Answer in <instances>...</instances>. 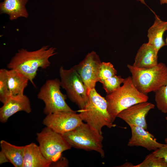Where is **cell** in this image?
I'll return each instance as SVG.
<instances>
[{
	"label": "cell",
	"mask_w": 167,
	"mask_h": 167,
	"mask_svg": "<svg viewBox=\"0 0 167 167\" xmlns=\"http://www.w3.org/2000/svg\"><path fill=\"white\" fill-rule=\"evenodd\" d=\"M56 49L55 48L48 45L43 46L33 51L21 49L12 58L7 67L24 75L36 88L33 80L39 68L46 69L49 66V59L56 54Z\"/></svg>",
	"instance_id": "1"
},
{
	"label": "cell",
	"mask_w": 167,
	"mask_h": 167,
	"mask_svg": "<svg viewBox=\"0 0 167 167\" xmlns=\"http://www.w3.org/2000/svg\"><path fill=\"white\" fill-rule=\"evenodd\" d=\"M78 112L83 121L100 134H102L101 130L104 126L111 128L116 126L108 111L105 98L98 93L95 88L89 91L87 103Z\"/></svg>",
	"instance_id": "2"
},
{
	"label": "cell",
	"mask_w": 167,
	"mask_h": 167,
	"mask_svg": "<svg viewBox=\"0 0 167 167\" xmlns=\"http://www.w3.org/2000/svg\"><path fill=\"white\" fill-rule=\"evenodd\" d=\"M131 74L133 84L140 92L146 95L154 92L167 84V66L158 63L150 68H139L133 65L127 66Z\"/></svg>",
	"instance_id": "3"
},
{
	"label": "cell",
	"mask_w": 167,
	"mask_h": 167,
	"mask_svg": "<svg viewBox=\"0 0 167 167\" xmlns=\"http://www.w3.org/2000/svg\"><path fill=\"white\" fill-rule=\"evenodd\" d=\"M123 85L113 92L107 94L106 100L108 111L115 120L122 111L135 104L147 102V95L139 92L132 82L131 76L125 79Z\"/></svg>",
	"instance_id": "4"
},
{
	"label": "cell",
	"mask_w": 167,
	"mask_h": 167,
	"mask_svg": "<svg viewBox=\"0 0 167 167\" xmlns=\"http://www.w3.org/2000/svg\"><path fill=\"white\" fill-rule=\"evenodd\" d=\"M71 147L86 151H94L105 156L103 137L87 123L83 122L74 130L62 135Z\"/></svg>",
	"instance_id": "5"
},
{
	"label": "cell",
	"mask_w": 167,
	"mask_h": 167,
	"mask_svg": "<svg viewBox=\"0 0 167 167\" xmlns=\"http://www.w3.org/2000/svg\"><path fill=\"white\" fill-rule=\"evenodd\" d=\"M59 72L61 87L66 90L70 100L82 109L88 100V93L75 66L68 70L61 66Z\"/></svg>",
	"instance_id": "6"
},
{
	"label": "cell",
	"mask_w": 167,
	"mask_h": 167,
	"mask_svg": "<svg viewBox=\"0 0 167 167\" xmlns=\"http://www.w3.org/2000/svg\"><path fill=\"white\" fill-rule=\"evenodd\" d=\"M60 87V80L55 78L47 80L40 88L37 98L44 102L43 112L46 115L59 111H74L66 103V95L61 92Z\"/></svg>",
	"instance_id": "7"
},
{
	"label": "cell",
	"mask_w": 167,
	"mask_h": 167,
	"mask_svg": "<svg viewBox=\"0 0 167 167\" xmlns=\"http://www.w3.org/2000/svg\"><path fill=\"white\" fill-rule=\"evenodd\" d=\"M36 135L41 152L52 163L58 160L63 152L71 148L62 135L46 126Z\"/></svg>",
	"instance_id": "8"
},
{
	"label": "cell",
	"mask_w": 167,
	"mask_h": 167,
	"mask_svg": "<svg viewBox=\"0 0 167 167\" xmlns=\"http://www.w3.org/2000/svg\"><path fill=\"white\" fill-rule=\"evenodd\" d=\"M83 121L79 114L75 111H59L46 115L43 124L62 135L74 130Z\"/></svg>",
	"instance_id": "9"
},
{
	"label": "cell",
	"mask_w": 167,
	"mask_h": 167,
	"mask_svg": "<svg viewBox=\"0 0 167 167\" xmlns=\"http://www.w3.org/2000/svg\"><path fill=\"white\" fill-rule=\"evenodd\" d=\"M101 62L98 55L94 51H92L88 53L78 64L74 66L88 93L95 88L96 82L99 81V70Z\"/></svg>",
	"instance_id": "10"
},
{
	"label": "cell",
	"mask_w": 167,
	"mask_h": 167,
	"mask_svg": "<svg viewBox=\"0 0 167 167\" xmlns=\"http://www.w3.org/2000/svg\"><path fill=\"white\" fill-rule=\"evenodd\" d=\"M154 107L153 104L147 101L139 103L122 111L117 117L124 120L129 126H139L147 130L146 117L149 111Z\"/></svg>",
	"instance_id": "11"
},
{
	"label": "cell",
	"mask_w": 167,
	"mask_h": 167,
	"mask_svg": "<svg viewBox=\"0 0 167 167\" xmlns=\"http://www.w3.org/2000/svg\"><path fill=\"white\" fill-rule=\"evenodd\" d=\"M131 136L129 139L128 146H140L150 151L156 150L164 144L157 142L154 136L144 128L135 125L130 126Z\"/></svg>",
	"instance_id": "12"
},
{
	"label": "cell",
	"mask_w": 167,
	"mask_h": 167,
	"mask_svg": "<svg viewBox=\"0 0 167 167\" xmlns=\"http://www.w3.org/2000/svg\"><path fill=\"white\" fill-rule=\"evenodd\" d=\"M20 111L27 113L32 111L29 98L24 95L18 96H10L0 108V122H6L10 117Z\"/></svg>",
	"instance_id": "13"
},
{
	"label": "cell",
	"mask_w": 167,
	"mask_h": 167,
	"mask_svg": "<svg viewBox=\"0 0 167 167\" xmlns=\"http://www.w3.org/2000/svg\"><path fill=\"white\" fill-rule=\"evenodd\" d=\"M52 163L44 156L39 146L35 143L24 146L23 167H49Z\"/></svg>",
	"instance_id": "14"
},
{
	"label": "cell",
	"mask_w": 167,
	"mask_h": 167,
	"mask_svg": "<svg viewBox=\"0 0 167 167\" xmlns=\"http://www.w3.org/2000/svg\"><path fill=\"white\" fill-rule=\"evenodd\" d=\"M158 52L148 43L143 44L138 49L133 65L139 68L153 67L158 63Z\"/></svg>",
	"instance_id": "15"
},
{
	"label": "cell",
	"mask_w": 167,
	"mask_h": 167,
	"mask_svg": "<svg viewBox=\"0 0 167 167\" xmlns=\"http://www.w3.org/2000/svg\"><path fill=\"white\" fill-rule=\"evenodd\" d=\"M167 30V21L162 20L156 15L152 25L148 30V43L153 46L158 52L163 47L166 45L163 39V35Z\"/></svg>",
	"instance_id": "16"
},
{
	"label": "cell",
	"mask_w": 167,
	"mask_h": 167,
	"mask_svg": "<svg viewBox=\"0 0 167 167\" xmlns=\"http://www.w3.org/2000/svg\"><path fill=\"white\" fill-rule=\"evenodd\" d=\"M28 0H3L0 3L1 14L9 16L11 20L20 17L27 18L28 13L26 7Z\"/></svg>",
	"instance_id": "17"
},
{
	"label": "cell",
	"mask_w": 167,
	"mask_h": 167,
	"mask_svg": "<svg viewBox=\"0 0 167 167\" xmlns=\"http://www.w3.org/2000/svg\"><path fill=\"white\" fill-rule=\"evenodd\" d=\"M7 75L11 96L24 95V91L29 81L24 75L14 69L7 71Z\"/></svg>",
	"instance_id": "18"
},
{
	"label": "cell",
	"mask_w": 167,
	"mask_h": 167,
	"mask_svg": "<svg viewBox=\"0 0 167 167\" xmlns=\"http://www.w3.org/2000/svg\"><path fill=\"white\" fill-rule=\"evenodd\" d=\"M1 150L15 167H23L24 146H17L4 140L0 142Z\"/></svg>",
	"instance_id": "19"
},
{
	"label": "cell",
	"mask_w": 167,
	"mask_h": 167,
	"mask_svg": "<svg viewBox=\"0 0 167 167\" xmlns=\"http://www.w3.org/2000/svg\"><path fill=\"white\" fill-rule=\"evenodd\" d=\"M125 79L121 76L114 75L105 79L100 81L102 84L103 88L107 94L111 93L114 92L123 84Z\"/></svg>",
	"instance_id": "20"
},
{
	"label": "cell",
	"mask_w": 167,
	"mask_h": 167,
	"mask_svg": "<svg viewBox=\"0 0 167 167\" xmlns=\"http://www.w3.org/2000/svg\"><path fill=\"white\" fill-rule=\"evenodd\" d=\"M134 167H167V163L164 159L152 152L147 155L141 163Z\"/></svg>",
	"instance_id": "21"
},
{
	"label": "cell",
	"mask_w": 167,
	"mask_h": 167,
	"mask_svg": "<svg viewBox=\"0 0 167 167\" xmlns=\"http://www.w3.org/2000/svg\"><path fill=\"white\" fill-rule=\"evenodd\" d=\"M155 93V101L157 109L162 113H167V84Z\"/></svg>",
	"instance_id": "22"
},
{
	"label": "cell",
	"mask_w": 167,
	"mask_h": 167,
	"mask_svg": "<svg viewBox=\"0 0 167 167\" xmlns=\"http://www.w3.org/2000/svg\"><path fill=\"white\" fill-rule=\"evenodd\" d=\"M7 71L5 69L0 70V101L4 104L11 96L9 89Z\"/></svg>",
	"instance_id": "23"
},
{
	"label": "cell",
	"mask_w": 167,
	"mask_h": 167,
	"mask_svg": "<svg viewBox=\"0 0 167 167\" xmlns=\"http://www.w3.org/2000/svg\"><path fill=\"white\" fill-rule=\"evenodd\" d=\"M117 73V71L111 63L101 62L99 70V82L116 75Z\"/></svg>",
	"instance_id": "24"
},
{
	"label": "cell",
	"mask_w": 167,
	"mask_h": 167,
	"mask_svg": "<svg viewBox=\"0 0 167 167\" xmlns=\"http://www.w3.org/2000/svg\"><path fill=\"white\" fill-rule=\"evenodd\" d=\"M164 145L152 152L156 156L164 159L167 163V137L165 139Z\"/></svg>",
	"instance_id": "25"
},
{
	"label": "cell",
	"mask_w": 167,
	"mask_h": 167,
	"mask_svg": "<svg viewBox=\"0 0 167 167\" xmlns=\"http://www.w3.org/2000/svg\"><path fill=\"white\" fill-rule=\"evenodd\" d=\"M54 167H67L68 166V161L64 157H61L56 161L53 162L50 166Z\"/></svg>",
	"instance_id": "26"
},
{
	"label": "cell",
	"mask_w": 167,
	"mask_h": 167,
	"mask_svg": "<svg viewBox=\"0 0 167 167\" xmlns=\"http://www.w3.org/2000/svg\"><path fill=\"white\" fill-rule=\"evenodd\" d=\"M9 161L5 154L1 150L0 152V164H1Z\"/></svg>",
	"instance_id": "27"
},
{
	"label": "cell",
	"mask_w": 167,
	"mask_h": 167,
	"mask_svg": "<svg viewBox=\"0 0 167 167\" xmlns=\"http://www.w3.org/2000/svg\"><path fill=\"white\" fill-rule=\"evenodd\" d=\"M134 165L132 164L129 163H126L119 167H134Z\"/></svg>",
	"instance_id": "28"
},
{
	"label": "cell",
	"mask_w": 167,
	"mask_h": 167,
	"mask_svg": "<svg viewBox=\"0 0 167 167\" xmlns=\"http://www.w3.org/2000/svg\"><path fill=\"white\" fill-rule=\"evenodd\" d=\"M160 3L161 4H167V0H160Z\"/></svg>",
	"instance_id": "29"
},
{
	"label": "cell",
	"mask_w": 167,
	"mask_h": 167,
	"mask_svg": "<svg viewBox=\"0 0 167 167\" xmlns=\"http://www.w3.org/2000/svg\"><path fill=\"white\" fill-rule=\"evenodd\" d=\"M136 0L140 1L143 4L146 5V3L145 2L144 0Z\"/></svg>",
	"instance_id": "30"
},
{
	"label": "cell",
	"mask_w": 167,
	"mask_h": 167,
	"mask_svg": "<svg viewBox=\"0 0 167 167\" xmlns=\"http://www.w3.org/2000/svg\"><path fill=\"white\" fill-rule=\"evenodd\" d=\"M165 42L166 44V45H167V36L166 37V38L165 40Z\"/></svg>",
	"instance_id": "31"
},
{
	"label": "cell",
	"mask_w": 167,
	"mask_h": 167,
	"mask_svg": "<svg viewBox=\"0 0 167 167\" xmlns=\"http://www.w3.org/2000/svg\"><path fill=\"white\" fill-rule=\"evenodd\" d=\"M165 120H166L167 122V116L165 117ZM166 129H167V125L166 126Z\"/></svg>",
	"instance_id": "32"
}]
</instances>
